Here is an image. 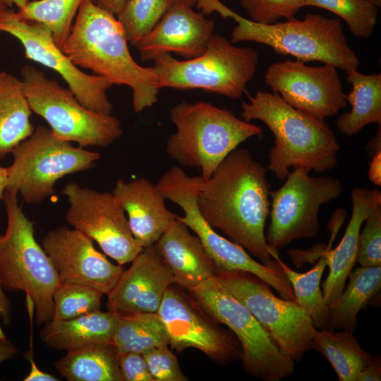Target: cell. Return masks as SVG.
<instances>
[{"label": "cell", "mask_w": 381, "mask_h": 381, "mask_svg": "<svg viewBox=\"0 0 381 381\" xmlns=\"http://www.w3.org/2000/svg\"><path fill=\"white\" fill-rule=\"evenodd\" d=\"M267 169L248 150L236 148L200 182L198 209L209 224L241 245L264 265L278 250L267 246L265 227L270 210Z\"/></svg>", "instance_id": "obj_1"}, {"label": "cell", "mask_w": 381, "mask_h": 381, "mask_svg": "<svg viewBox=\"0 0 381 381\" xmlns=\"http://www.w3.org/2000/svg\"><path fill=\"white\" fill-rule=\"evenodd\" d=\"M128 42L114 14L93 0H83L61 49L76 66L90 70L112 85L131 87L133 108L138 113L157 102L159 89L153 67L139 65Z\"/></svg>", "instance_id": "obj_2"}, {"label": "cell", "mask_w": 381, "mask_h": 381, "mask_svg": "<svg viewBox=\"0 0 381 381\" xmlns=\"http://www.w3.org/2000/svg\"><path fill=\"white\" fill-rule=\"evenodd\" d=\"M243 102V120L262 121L274 136L267 169L284 180L291 167L324 173L337 164L340 147L334 133L324 120L298 110L273 92L258 91Z\"/></svg>", "instance_id": "obj_3"}, {"label": "cell", "mask_w": 381, "mask_h": 381, "mask_svg": "<svg viewBox=\"0 0 381 381\" xmlns=\"http://www.w3.org/2000/svg\"><path fill=\"white\" fill-rule=\"evenodd\" d=\"M223 18L237 23L231 42L252 41L270 47L281 55H291L303 62L317 61L346 73L358 71L360 60L349 47L339 18L308 13L303 20L295 17L272 25L256 23L234 12L220 1L212 7Z\"/></svg>", "instance_id": "obj_4"}, {"label": "cell", "mask_w": 381, "mask_h": 381, "mask_svg": "<svg viewBox=\"0 0 381 381\" xmlns=\"http://www.w3.org/2000/svg\"><path fill=\"white\" fill-rule=\"evenodd\" d=\"M169 113L176 131L167 139V153L179 165L198 169L202 181L241 143L262 131L232 111L205 102L183 101Z\"/></svg>", "instance_id": "obj_5"}, {"label": "cell", "mask_w": 381, "mask_h": 381, "mask_svg": "<svg viewBox=\"0 0 381 381\" xmlns=\"http://www.w3.org/2000/svg\"><path fill=\"white\" fill-rule=\"evenodd\" d=\"M18 192L6 190L7 226L0 235V282L3 289L22 291L33 301L37 322L52 320L53 295L60 284L49 258L35 238L34 223L23 212Z\"/></svg>", "instance_id": "obj_6"}, {"label": "cell", "mask_w": 381, "mask_h": 381, "mask_svg": "<svg viewBox=\"0 0 381 381\" xmlns=\"http://www.w3.org/2000/svg\"><path fill=\"white\" fill-rule=\"evenodd\" d=\"M258 62L255 50L234 46L213 33L201 55L179 61L164 54L154 60L153 68L159 89H201L238 99L253 78Z\"/></svg>", "instance_id": "obj_7"}, {"label": "cell", "mask_w": 381, "mask_h": 381, "mask_svg": "<svg viewBox=\"0 0 381 381\" xmlns=\"http://www.w3.org/2000/svg\"><path fill=\"white\" fill-rule=\"evenodd\" d=\"M202 180L200 176H189L179 167H173L163 174L157 186L165 198L183 210L184 215H177V219L194 231L217 270L250 272L268 284L281 298L296 301L293 289L278 262L279 254L273 256L275 260L272 263H260L241 245L220 236L205 219L197 204Z\"/></svg>", "instance_id": "obj_8"}, {"label": "cell", "mask_w": 381, "mask_h": 381, "mask_svg": "<svg viewBox=\"0 0 381 381\" xmlns=\"http://www.w3.org/2000/svg\"><path fill=\"white\" fill-rule=\"evenodd\" d=\"M25 95L32 111L42 117L57 138L81 147H108L123 134L120 121L111 114L82 105L69 88L32 66L21 68Z\"/></svg>", "instance_id": "obj_9"}, {"label": "cell", "mask_w": 381, "mask_h": 381, "mask_svg": "<svg viewBox=\"0 0 381 381\" xmlns=\"http://www.w3.org/2000/svg\"><path fill=\"white\" fill-rule=\"evenodd\" d=\"M11 153L6 190L20 193L30 204L41 203L53 195L58 180L94 167L100 158L97 152L57 138L44 125L38 126Z\"/></svg>", "instance_id": "obj_10"}, {"label": "cell", "mask_w": 381, "mask_h": 381, "mask_svg": "<svg viewBox=\"0 0 381 381\" xmlns=\"http://www.w3.org/2000/svg\"><path fill=\"white\" fill-rule=\"evenodd\" d=\"M188 291L210 316L236 336L242 349V365L248 374L265 381H279L294 373L295 361L277 347L248 308L215 275Z\"/></svg>", "instance_id": "obj_11"}, {"label": "cell", "mask_w": 381, "mask_h": 381, "mask_svg": "<svg viewBox=\"0 0 381 381\" xmlns=\"http://www.w3.org/2000/svg\"><path fill=\"white\" fill-rule=\"evenodd\" d=\"M215 276L248 308L285 355L297 361L312 349L316 328L296 301L278 298L268 284L250 272L217 270Z\"/></svg>", "instance_id": "obj_12"}, {"label": "cell", "mask_w": 381, "mask_h": 381, "mask_svg": "<svg viewBox=\"0 0 381 381\" xmlns=\"http://www.w3.org/2000/svg\"><path fill=\"white\" fill-rule=\"evenodd\" d=\"M309 173L294 169L279 188L270 190V222L265 238L272 250L283 248L294 240L317 236L320 207L342 193L339 179L311 176Z\"/></svg>", "instance_id": "obj_13"}, {"label": "cell", "mask_w": 381, "mask_h": 381, "mask_svg": "<svg viewBox=\"0 0 381 381\" xmlns=\"http://www.w3.org/2000/svg\"><path fill=\"white\" fill-rule=\"evenodd\" d=\"M0 32L16 38L28 59L58 73L85 107L111 114L113 106L107 92L113 85L107 78L87 74L76 66L56 44L50 30L44 25L18 19L12 10L4 7L0 8Z\"/></svg>", "instance_id": "obj_14"}, {"label": "cell", "mask_w": 381, "mask_h": 381, "mask_svg": "<svg viewBox=\"0 0 381 381\" xmlns=\"http://www.w3.org/2000/svg\"><path fill=\"white\" fill-rule=\"evenodd\" d=\"M62 193L69 204L65 214L66 222L96 241L119 265L132 262L143 250L130 230L124 210L111 193L99 192L70 182Z\"/></svg>", "instance_id": "obj_15"}, {"label": "cell", "mask_w": 381, "mask_h": 381, "mask_svg": "<svg viewBox=\"0 0 381 381\" xmlns=\"http://www.w3.org/2000/svg\"><path fill=\"white\" fill-rule=\"evenodd\" d=\"M173 285L166 289L157 311L169 345L178 352L195 348L221 365L241 359L242 349L236 336L222 327L193 298Z\"/></svg>", "instance_id": "obj_16"}, {"label": "cell", "mask_w": 381, "mask_h": 381, "mask_svg": "<svg viewBox=\"0 0 381 381\" xmlns=\"http://www.w3.org/2000/svg\"><path fill=\"white\" fill-rule=\"evenodd\" d=\"M265 82L291 107L324 120L346 106V95L337 68L309 66L296 59L270 65Z\"/></svg>", "instance_id": "obj_17"}, {"label": "cell", "mask_w": 381, "mask_h": 381, "mask_svg": "<svg viewBox=\"0 0 381 381\" xmlns=\"http://www.w3.org/2000/svg\"><path fill=\"white\" fill-rule=\"evenodd\" d=\"M42 248L60 283L81 284L107 295L123 272L122 265L112 263L95 248L92 239L65 226L49 231Z\"/></svg>", "instance_id": "obj_18"}, {"label": "cell", "mask_w": 381, "mask_h": 381, "mask_svg": "<svg viewBox=\"0 0 381 381\" xmlns=\"http://www.w3.org/2000/svg\"><path fill=\"white\" fill-rule=\"evenodd\" d=\"M107 294L109 310L157 313L166 289L176 284L155 245L144 248Z\"/></svg>", "instance_id": "obj_19"}, {"label": "cell", "mask_w": 381, "mask_h": 381, "mask_svg": "<svg viewBox=\"0 0 381 381\" xmlns=\"http://www.w3.org/2000/svg\"><path fill=\"white\" fill-rule=\"evenodd\" d=\"M214 29V20L192 7L175 2L135 47L143 61L170 52L190 59L205 51Z\"/></svg>", "instance_id": "obj_20"}, {"label": "cell", "mask_w": 381, "mask_h": 381, "mask_svg": "<svg viewBox=\"0 0 381 381\" xmlns=\"http://www.w3.org/2000/svg\"><path fill=\"white\" fill-rule=\"evenodd\" d=\"M352 212L344 234L339 245L330 250L341 224H332V240L324 251L329 272L322 284V294L327 305L341 294L347 278L357 261L358 237L361 226L368 215L381 206V192L377 188H354L351 191Z\"/></svg>", "instance_id": "obj_21"}, {"label": "cell", "mask_w": 381, "mask_h": 381, "mask_svg": "<svg viewBox=\"0 0 381 381\" xmlns=\"http://www.w3.org/2000/svg\"><path fill=\"white\" fill-rule=\"evenodd\" d=\"M111 193L127 212L130 230L143 248L154 245L177 217L166 207L157 186L147 179H119Z\"/></svg>", "instance_id": "obj_22"}, {"label": "cell", "mask_w": 381, "mask_h": 381, "mask_svg": "<svg viewBox=\"0 0 381 381\" xmlns=\"http://www.w3.org/2000/svg\"><path fill=\"white\" fill-rule=\"evenodd\" d=\"M154 245L181 287L189 291L216 274L217 268L198 237L177 217Z\"/></svg>", "instance_id": "obj_23"}, {"label": "cell", "mask_w": 381, "mask_h": 381, "mask_svg": "<svg viewBox=\"0 0 381 381\" xmlns=\"http://www.w3.org/2000/svg\"><path fill=\"white\" fill-rule=\"evenodd\" d=\"M119 313L97 310L65 320H51L40 332L49 348L70 351L93 344L111 343Z\"/></svg>", "instance_id": "obj_24"}, {"label": "cell", "mask_w": 381, "mask_h": 381, "mask_svg": "<svg viewBox=\"0 0 381 381\" xmlns=\"http://www.w3.org/2000/svg\"><path fill=\"white\" fill-rule=\"evenodd\" d=\"M31 111L22 80L0 71V159L33 133Z\"/></svg>", "instance_id": "obj_25"}, {"label": "cell", "mask_w": 381, "mask_h": 381, "mask_svg": "<svg viewBox=\"0 0 381 381\" xmlns=\"http://www.w3.org/2000/svg\"><path fill=\"white\" fill-rule=\"evenodd\" d=\"M349 277L346 289L328 305V319L322 329L353 332L358 313L380 290L381 266H361Z\"/></svg>", "instance_id": "obj_26"}, {"label": "cell", "mask_w": 381, "mask_h": 381, "mask_svg": "<svg viewBox=\"0 0 381 381\" xmlns=\"http://www.w3.org/2000/svg\"><path fill=\"white\" fill-rule=\"evenodd\" d=\"M54 365L69 381H122L118 352L112 343L93 344L68 351Z\"/></svg>", "instance_id": "obj_27"}, {"label": "cell", "mask_w": 381, "mask_h": 381, "mask_svg": "<svg viewBox=\"0 0 381 381\" xmlns=\"http://www.w3.org/2000/svg\"><path fill=\"white\" fill-rule=\"evenodd\" d=\"M346 80L352 89L346 95L351 105L349 111L341 114L337 126L340 132L351 136L370 123L381 124V74L365 75L358 71L347 73Z\"/></svg>", "instance_id": "obj_28"}, {"label": "cell", "mask_w": 381, "mask_h": 381, "mask_svg": "<svg viewBox=\"0 0 381 381\" xmlns=\"http://www.w3.org/2000/svg\"><path fill=\"white\" fill-rule=\"evenodd\" d=\"M312 348L329 362L339 381H357L373 358L363 349L353 332L345 329H316Z\"/></svg>", "instance_id": "obj_29"}, {"label": "cell", "mask_w": 381, "mask_h": 381, "mask_svg": "<svg viewBox=\"0 0 381 381\" xmlns=\"http://www.w3.org/2000/svg\"><path fill=\"white\" fill-rule=\"evenodd\" d=\"M119 353L168 346L165 326L157 313H119L112 339Z\"/></svg>", "instance_id": "obj_30"}, {"label": "cell", "mask_w": 381, "mask_h": 381, "mask_svg": "<svg viewBox=\"0 0 381 381\" xmlns=\"http://www.w3.org/2000/svg\"><path fill=\"white\" fill-rule=\"evenodd\" d=\"M277 259L293 289L296 302L306 311L315 327L324 328L329 315L328 305L320 289L321 278L327 266L325 253L315 265L305 273L293 270L279 257Z\"/></svg>", "instance_id": "obj_31"}, {"label": "cell", "mask_w": 381, "mask_h": 381, "mask_svg": "<svg viewBox=\"0 0 381 381\" xmlns=\"http://www.w3.org/2000/svg\"><path fill=\"white\" fill-rule=\"evenodd\" d=\"M83 0H37L29 1L13 15L22 20H32L48 28L56 44L61 48L68 37Z\"/></svg>", "instance_id": "obj_32"}, {"label": "cell", "mask_w": 381, "mask_h": 381, "mask_svg": "<svg viewBox=\"0 0 381 381\" xmlns=\"http://www.w3.org/2000/svg\"><path fill=\"white\" fill-rule=\"evenodd\" d=\"M175 0H127L117 19L135 46L161 20Z\"/></svg>", "instance_id": "obj_33"}, {"label": "cell", "mask_w": 381, "mask_h": 381, "mask_svg": "<svg viewBox=\"0 0 381 381\" xmlns=\"http://www.w3.org/2000/svg\"><path fill=\"white\" fill-rule=\"evenodd\" d=\"M328 10L341 18L351 33L368 38L377 23L378 6L369 0H305V6Z\"/></svg>", "instance_id": "obj_34"}, {"label": "cell", "mask_w": 381, "mask_h": 381, "mask_svg": "<svg viewBox=\"0 0 381 381\" xmlns=\"http://www.w3.org/2000/svg\"><path fill=\"white\" fill-rule=\"evenodd\" d=\"M103 294L89 286L60 283L53 295L52 320H65L99 310Z\"/></svg>", "instance_id": "obj_35"}, {"label": "cell", "mask_w": 381, "mask_h": 381, "mask_svg": "<svg viewBox=\"0 0 381 381\" xmlns=\"http://www.w3.org/2000/svg\"><path fill=\"white\" fill-rule=\"evenodd\" d=\"M241 6L250 20L272 25L280 18L291 19L305 6V0H241Z\"/></svg>", "instance_id": "obj_36"}, {"label": "cell", "mask_w": 381, "mask_h": 381, "mask_svg": "<svg viewBox=\"0 0 381 381\" xmlns=\"http://www.w3.org/2000/svg\"><path fill=\"white\" fill-rule=\"evenodd\" d=\"M381 206L364 221L358 237L357 261L362 267L381 266Z\"/></svg>", "instance_id": "obj_37"}, {"label": "cell", "mask_w": 381, "mask_h": 381, "mask_svg": "<svg viewBox=\"0 0 381 381\" xmlns=\"http://www.w3.org/2000/svg\"><path fill=\"white\" fill-rule=\"evenodd\" d=\"M142 354L154 381L188 380L168 346L152 348Z\"/></svg>", "instance_id": "obj_38"}, {"label": "cell", "mask_w": 381, "mask_h": 381, "mask_svg": "<svg viewBox=\"0 0 381 381\" xmlns=\"http://www.w3.org/2000/svg\"><path fill=\"white\" fill-rule=\"evenodd\" d=\"M118 363L122 381H154L142 353H118Z\"/></svg>", "instance_id": "obj_39"}, {"label": "cell", "mask_w": 381, "mask_h": 381, "mask_svg": "<svg viewBox=\"0 0 381 381\" xmlns=\"http://www.w3.org/2000/svg\"><path fill=\"white\" fill-rule=\"evenodd\" d=\"M381 380V357L373 356L360 373L357 381H380Z\"/></svg>", "instance_id": "obj_40"}, {"label": "cell", "mask_w": 381, "mask_h": 381, "mask_svg": "<svg viewBox=\"0 0 381 381\" xmlns=\"http://www.w3.org/2000/svg\"><path fill=\"white\" fill-rule=\"evenodd\" d=\"M31 349L25 353V357L30 363V371L29 374L23 379L24 381H58L59 379L54 376L42 371L34 360V355Z\"/></svg>", "instance_id": "obj_41"}, {"label": "cell", "mask_w": 381, "mask_h": 381, "mask_svg": "<svg viewBox=\"0 0 381 381\" xmlns=\"http://www.w3.org/2000/svg\"><path fill=\"white\" fill-rule=\"evenodd\" d=\"M368 177L375 185L381 186V150L375 152L372 157L369 165Z\"/></svg>", "instance_id": "obj_42"}, {"label": "cell", "mask_w": 381, "mask_h": 381, "mask_svg": "<svg viewBox=\"0 0 381 381\" xmlns=\"http://www.w3.org/2000/svg\"><path fill=\"white\" fill-rule=\"evenodd\" d=\"M11 313V303L8 298L4 294L0 282V315L2 318L4 324L8 325L10 322Z\"/></svg>", "instance_id": "obj_43"}, {"label": "cell", "mask_w": 381, "mask_h": 381, "mask_svg": "<svg viewBox=\"0 0 381 381\" xmlns=\"http://www.w3.org/2000/svg\"><path fill=\"white\" fill-rule=\"evenodd\" d=\"M127 0H97V4L114 16L119 15Z\"/></svg>", "instance_id": "obj_44"}, {"label": "cell", "mask_w": 381, "mask_h": 381, "mask_svg": "<svg viewBox=\"0 0 381 381\" xmlns=\"http://www.w3.org/2000/svg\"><path fill=\"white\" fill-rule=\"evenodd\" d=\"M17 353V348L11 341H0V363L13 358Z\"/></svg>", "instance_id": "obj_45"}, {"label": "cell", "mask_w": 381, "mask_h": 381, "mask_svg": "<svg viewBox=\"0 0 381 381\" xmlns=\"http://www.w3.org/2000/svg\"><path fill=\"white\" fill-rule=\"evenodd\" d=\"M8 175L6 168L0 166V200L4 199V190H6Z\"/></svg>", "instance_id": "obj_46"}, {"label": "cell", "mask_w": 381, "mask_h": 381, "mask_svg": "<svg viewBox=\"0 0 381 381\" xmlns=\"http://www.w3.org/2000/svg\"><path fill=\"white\" fill-rule=\"evenodd\" d=\"M0 2L6 7H11L13 4H15L18 10L23 8L29 2L28 0H0Z\"/></svg>", "instance_id": "obj_47"}, {"label": "cell", "mask_w": 381, "mask_h": 381, "mask_svg": "<svg viewBox=\"0 0 381 381\" xmlns=\"http://www.w3.org/2000/svg\"><path fill=\"white\" fill-rule=\"evenodd\" d=\"M176 2L181 3L186 6L192 7L193 5L197 4L198 0H175Z\"/></svg>", "instance_id": "obj_48"}, {"label": "cell", "mask_w": 381, "mask_h": 381, "mask_svg": "<svg viewBox=\"0 0 381 381\" xmlns=\"http://www.w3.org/2000/svg\"><path fill=\"white\" fill-rule=\"evenodd\" d=\"M7 340H8L7 337L5 333L4 332V331L2 330L1 327L0 325V341H6Z\"/></svg>", "instance_id": "obj_49"}, {"label": "cell", "mask_w": 381, "mask_h": 381, "mask_svg": "<svg viewBox=\"0 0 381 381\" xmlns=\"http://www.w3.org/2000/svg\"><path fill=\"white\" fill-rule=\"evenodd\" d=\"M370 1H372L373 4H375L376 6H377L378 7L380 6V4H381V0H369Z\"/></svg>", "instance_id": "obj_50"}, {"label": "cell", "mask_w": 381, "mask_h": 381, "mask_svg": "<svg viewBox=\"0 0 381 381\" xmlns=\"http://www.w3.org/2000/svg\"><path fill=\"white\" fill-rule=\"evenodd\" d=\"M4 7H6V6H4L3 4H1V3L0 2V8H4Z\"/></svg>", "instance_id": "obj_51"}]
</instances>
